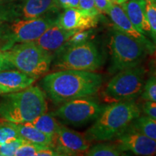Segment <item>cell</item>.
I'll list each match as a JSON object with an SVG mask.
<instances>
[{
    "label": "cell",
    "mask_w": 156,
    "mask_h": 156,
    "mask_svg": "<svg viewBox=\"0 0 156 156\" xmlns=\"http://www.w3.org/2000/svg\"><path fill=\"white\" fill-rule=\"evenodd\" d=\"M142 110L146 116L156 119V102L145 101L142 104Z\"/></svg>",
    "instance_id": "cell-30"
},
{
    "label": "cell",
    "mask_w": 156,
    "mask_h": 156,
    "mask_svg": "<svg viewBox=\"0 0 156 156\" xmlns=\"http://www.w3.org/2000/svg\"><path fill=\"white\" fill-rule=\"evenodd\" d=\"M25 140L22 137L16 138L7 143L0 145V156H13L17 150L23 143Z\"/></svg>",
    "instance_id": "cell-26"
},
{
    "label": "cell",
    "mask_w": 156,
    "mask_h": 156,
    "mask_svg": "<svg viewBox=\"0 0 156 156\" xmlns=\"http://www.w3.org/2000/svg\"><path fill=\"white\" fill-rule=\"evenodd\" d=\"M3 51L6 59L13 67L34 78L47 73L52 61L51 54L35 42L15 44Z\"/></svg>",
    "instance_id": "cell-4"
},
{
    "label": "cell",
    "mask_w": 156,
    "mask_h": 156,
    "mask_svg": "<svg viewBox=\"0 0 156 156\" xmlns=\"http://www.w3.org/2000/svg\"><path fill=\"white\" fill-rule=\"evenodd\" d=\"M66 46L56 60L58 69L94 72L102 65V55L93 43L87 41Z\"/></svg>",
    "instance_id": "cell-8"
},
{
    "label": "cell",
    "mask_w": 156,
    "mask_h": 156,
    "mask_svg": "<svg viewBox=\"0 0 156 156\" xmlns=\"http://www.w3.org/2000/svg\"><path fill=\"white\" fill-rule=\"evenodd\" d=\"M46 111L45 94L37 86L6 93L0 101V116L16 124L30 122Z\"/></svg>",
    "instance_id": "cell-3"
},
{
    "label": "cell",
    "mask_w": 156,
    "mask_h": 156,
    "mask_svg": "<svg viewBox=\"0 0 156 156\" xmlns=\"http://www.w3.org/2000/svg\"><path fill=\"white\" fill-rule=\"evenodd\" d=\"M95 7L99 12L108 13L111 6L113 4L112 0H94Z\"/></svg>",
    "instance_id": "cell-31"
},
{
    "label": "cell",
    "mask_w": 156,
    "mask_h": 156,
    "mask_svg": "<svg viewBox=\"0 0 156 156\" xmlns=\"http://www.w3.org/2000/svg\"><path fill=\"white\" fill-rule=\"evenodd\" d=\"M115 140L124 152H131L136 155H156V140L136 131L131 125Z\"/></svg>",
    "instance_id": "cell-11"
},
{
    "label": "cell",
    "mask_w": 156,
    "mask_h": 156,
    "mask_svg": "<svg viewBox=\"0 0 156 156\" xmlns=\"http://www.w3.org/2000/svg\"><path fill=\"white\" fill-rule=\"evenodd\" d=\"M131 126L136 131L156 140V119L148 116H139L132 123Z\"/></svg>",
    "instance_id": "cell-20"
},
{
    "label": "cell",
    "mask_w": 156,
    "mask_h": 156,
    "mask_svg": "<svg viewBox=\"0 0 156 156\" xmlns=\"http://www.w3.org/2000/svg\"><path fill=\"white\" fill-rule=\"evenodd\" d=\"M127 0H112L113 3L117 4V5H122V3L125 2Z\"/></svg>",
    "instance_id": "cell-36"
},
{
    "label": "cell",
    "mask_w": 156,
    "mask_h": 156,
    "mask_svg": "<svg viewBox=\"0 0 156 156\" xmlns=\"http://www.w3.org/2000/svg\"><path fill=\"white\" fill-rule=\"evenodd\" d=\"M145 70L136 66L118 72L102 93L107 102L133 101L141 95L145 85Z\"/></svg>",
    "instance_id": "cell-6"
},
{
    "label": "cell",
    "mask_w": 156,
    "mask_h": 156,
    "mask_svg": "<svg viewBox=\"0 0 156 156\" xmlns=\"http://www.w3.org/2000/svg\"><path fill=\"white\" fill-rule=\"evenodd\" d=\"M56 19L37 17L33 19H16L0 28V38L6 41L1 48L8 50L16 44L35 42L44 33L56 24Z\"/></svg>",
    "instance_id": "cell-7"
},
{
    "label": "cell",
    "mask_w": 156,
    "mask_h": 156,
    "mask_svg": "<svg viewBox=\"0 0 156 156\" xmlns=\"http://www.w3.org/2000/svg\"><path fill=\"white\" fill-rule=\"evenodd\" d=\"M50 147L47 145H39L34 142H30L25 140L23 143L20 146L18 149L17 150L15 155L16 156H33L36 155L37 152L41 150L44 149L45 147Z\"/></svg>",
    "instance_id": "cell-24"
},
{
    "label": "cell",
    "mask_w": 156,
    "mask_h": 156,
    "mask_svg": "<svg viewBox=\"0 0 156 156\" xmlns=\"http://www.w3.org/2000/svg\"><path fill=\"white\" fill-rule=\"evenodd\" d=\"M104 107L88 97L80 98L62 103L52 114L64 124L82 126L96 120Z\"/></svg>",
    "instance_id": "cell-9"
},
{
    "label": "cell",
    "mask_w": 156,
    "mask_h": 156,
    "mask_svg": "<svg viewBox=\"0 0 156 156\" xmlns=\"http://www.w3.org/2000/svg\"><path fill=\"white\" fill-rule=\"evenodd\" d=\"M12 92H13V91L8 88V87H6L5 86H3V85H0V95L6 94V93H9Z\"/></svg>",
    "instance_id": "cell-35"
},
{
    "label": "cell",
    "mask_w": 156,
    "mask_h": 156,
    "mask_svg": "<svg viewBox=\"0 0 156 156\" xmlns=\"http://www.w3.org/2000/svg\"><path fill=\"white\" fill-rule=\"evenodd\" d=\"M145 10L152 32L156 38V0H146Z\"/></svg>",
    "instance_id": "cell-27"
},
{
    "label": "cell",
    "mask_w": 156,
    "mask_h": 156,
    "mask_svg": "<svg viewBox=\"0 0 156 156\" xmlns=\"http://www.w3.org/2000/svg\"><path fill=\"white\" fill-rule=\"evenodd\" d=\"M124 151L121 150L116 144L101 143L90 147L85 152V155L88 156H119L124 155Z\"/></svg>",
    "instance_id": "cell-21"
},
{
    "label": "cell",
    "mask_w": 156,
    "mask_h": 156,
    "mask_svg": "<svg viewBox=\"0 0 156 156\" xmlns=\"http://www.w3.org/2000/svg\"><path fill=\"white\" fill-rule=\"evenodd\" d=\"M20 16L19 5L7 2L0 4V28Z\"/></svg>",
    "instance_id": "cell-22"
},
{
    "label": "cell",
    "mask_w": 156,
    "mask_h": 156,
    "mask_svg": "<svg viewBox=\"0 0 156 156\" xmlns=\"http://www.w3.org/2000/svg\"><path fill=\"white\" fill-rule=\"evenodd\" d=\"M58 7L62 8L69 9V8H79L80 4L79 0H56Z\"/></svg>",
    "instance_id": "cell-32"
},
{
    "label": "cell",
    "mask_w": 156,
    "mask_h": 156,
    "mask_svg": "<svg viewBox=\"0 0 156 156\" xmlns=\"http://www.w3.org/2000/svg\"><path fill=\"white\" fill-rule=\"evenodd\" d=\"M58 7L56 0H24L22 5H19L20 15L23 19L37 18L56 10Z\"/></svg>",
    "instance_id": "cell-16"
},
{
    "label": "cell",
    "mask_w": 156,
    "mask_h": 156,
    "mask_svg": "<svg viewBox=\"0 0 156 156\" xmlns=\"http://www.w3.org/2000/svg\"><path fill=\"white\" fill-rule=\"evenodd\" d=\"M13 66L6 59L4 51L0 48V71L5 69H12Z\"/></svg>",
    "instance_id": "cell-33"
},
{
    "label": "cell",
    "mask_w": 156,
    "mask_h": 156,
    "mask_svg": "<svg viewBox=\"0 0 156 156\" xmlns=\"http://www.w3.org/2000/svg\"><path fill=\"white\" fill-rule=\"evenodd\" d=\"M98 17L92 16L79 8L65 9L58 18L56 24L65 30H84L97 25Z\"/></svg>",
    "instance_id": "cell-13"
},
{
    "label": "cell",
    "mask_w": 156,
    "mask_h": 156,
    "mask_svg": "<svg viewBox=\"0 0 156 156\" xmlns=\"http://www.w3.org/2000/svg\"><path fill=\"white\" fill-rule=\"evenodd\" d=\"M12 1V0H0V4H2V3H7L9 2Z\"/></svg>",
    "instance_id": "cell-37"
},
{
    "label": "cell",
    "mask_w": 156,
    "mask_h": 156,
    "mask_svg": "<svg viewBox=\"0 0 156 156\" xmlns=\"http://www.w3.org/2000/svg\"><path fill=\"white\" fill-rule=\"evenodd\" d=\"M54 148L60 155H76L85 153L90 147L86 136L59 124L53 137Z\"/></svg>",
    "instance_id": "cell-10"
},
{
    "label": "cell",
    "mask_w": 156,
    "mask_h": 156,
    "mask_svg": "<svg viewBox=\"0 0 156 156\" xmlns=\"http://www.w3.org/2000/svg\"><path fill=\"white\" fill-rule=\"evenodd\" d=\"M29 123L39 131L44 132V134H48L52 137H54L56 134L60 124L56 121L55 116L52 114V113L51 114L44 113Z\"/></svg>",
    "instance_id": "cell-19"
},
{
    "label": "cell",
    "mask_w": 156,
    "mask_h": 156,
    "mask_svg": "<svg viewBox=\"0 0 156 156\" xmlns=\"http://www.w3.org/2000/svg\"><path fill=\"white\" fill-rule=\"evenodd\" d=\"M154 76L156 77V59L155 62V68H154Z\"/></svg>",
    "instance_id": "cell-38"
},
{
    "label": "cell",
    "mask_w": 156,
    "mask_h": 156,
    "mask_svg": "<svg viewBox=\"0 0 156 156\" xmlns=\"http://www.w3.org/2000/svg\"><path fill=\"white\" fill-rule=\"evenodd\" d=\"M14 125L18 132L19 136L24 140L39 145L50 146L54 148L53 137L39 131L29 122L23 124L14 123Z\"/></svg>",
    "instance_id": "cell-18"
},
{
    "label": "cell",
    "mask_w": 156,
    "mask_h": 156,
    "mask_svg": "<svg viewBox=\"0 0 156 156\" xmlns=\"http://www.w3.org/2000/svg\"><path fill=\"white\" fill-rule=\"evenodd\" d=\"M141 97L145 101L156 102V77L155 76L150 77L144 85Z\"/></svg>",
    "instance_id": "cell-25"
},
{
    "label": "cell",
    "mask_w": 156,
    "mask_h": 156,
    "mask_svg": "<svg viewBox=\"0 0 156 156\" xmlns=\"http://www.w3.org/2000/svg\"><path fill=\"white\" fill-rule=\"evenodd\" d=\"M92 34V30H77L74 34L73 36L70 38L68 41L66 43V46H71V45H75L81 44V43L86 42Z\"/></svg>",
    "instance_id": "cell-28"
},
{
    "label": "cell",
    "mask_w": 156,
    "mask_h": 156,
    "mask_svg": "<svg viewBox=\"0 0 156 156\" xmlns=\"http://www.w3.org/2000/svg\"><path fill=\"white\" fill-rule=\"evenodd\" d=\"M79 9L85 11L87 14L92 16H98L100 12L95 7L94 0H79Z\"/></svg>",
    "instance_id": "cell-29"
},
{
    "label": "cell",
    "mask_w": 156,
    "mask_h": 156,
    "mask_svg": "<svg viewBox=\"0 0 156 156\" xmlns=\"http://www.w3.org/2000/svg\"><path fill=\"white\" fill-rule=\"evenodd\" d=\"M35 80L36 78L20 70L5 69L0 71V85L8 87L13 92L31 86Z\"/></svg>",
    "instance_id": "cell-17"
},
{
    "label": "cell",
    "mask_w": 156,
    "mask_h": 156,
    "mask_svg": "<svg viewBox=\"0 0 156 156\" xmlns=\"http://www.w3.org/2000/svg\"><path fill=\"white\" fill-rule=\"evenodd\" d=\"M20 137L14 123L8 122H0V145L7 143Z\"/></svg>",
    "instance_id": "cell-23"
},
{
    "label": "cell",
    "mask_w": 156,
    "mask_h": 156,
    "mask_svg": "<svg viewBox=\"0 0 156 156\" xmlns=\"http://www.w3.org/2000/svg\"><path fill=\"white\" fill-rule=\"evenodd\" d=\"M107 14L110 16L115 28L143 44L147 48L150 54L155 51V45L145 35L136 30L121 6L113 3Z\"/></svg>",
    "instance_id": "cell-12"
},
{
    "label": "cell",
    "mask_w": 156,
    "mask_h": 156,
    "mask_svg": "<svg viewBox=\"0 0 156 156\" xmlns=\"http://www.w3.org/2000/svg\"><path fill=\"white\" fill-rule=\"evenodd\" d=\"M36 155L41 156H54V155H60L56 151H54L53 147H47L44 149L41 150L38 152H37Z\"/></svg>",
    "instance_id": "cell-34"
},
{
    "label": "cell",
    "mask_w": 156,
    "mask_h": 156,
    "mask_svg": "<svg viewBox=\"0 0 156 156\" xmlns=\"http://www.w3.org/2000/svg\"><path fill=\"white\" fill-rule=\"evenodd\" d=\"M111 64L109 72L117 73L139 66L147 54V48L132 37L114 27L110 39Z\"/></svg>",
    "instance_id": "cell-5"
},
{
    "label": "cell",
    "mask_w": 156,
    "mask_h": 156,
    "mask_svg": "<svg viewBox=\"0 0 156 156\" xmlns=\"http://www.w3.org/2000/svg\"><path fill=\"white\" fill-rule=\"evenodd\" d=\"M141 109L133 101L111 103L106 106L89 129L86 137L95 141L115 140L140 116Z\"/></svg>",
    "instance_id": "cell-2"
},
{
    "label": "cell",
    "mask_w": 156,
    "mask_h": 156,
    "mask_svg": "<svg viewBox=\"0 0 156 156\" xmlns=\"http://www.w3.org/2000/svg\"><path fill=\"white\" fill-rule=\"evenodd\" d=\"M102 83V76L93 72L62 69L45 76L41 84L51 100L56 104H62L95 95Z\"/></svg>",
    "instance_id": "cell-1"
},
{
    "label": "cell",
    "mask_w": 156,
    "mask_h": 156,
    "mask_svg": "<svg viewBox=\"0 0 156 156\" xmlns=\"http://www.w3.org/2000/svg\"><path fill=\"white\" fill-rule=\"evenodd\" d=\"M77 30H65L54 24L48 28L35 43L48 53L61 49Z\"/></svg>",
    "instance_id": "cell-15"
},
{
    "label": "cell",
    "mask_w": 156,
    "mask_h": 156,
    "mask_svg": "<svg viewBox=\"0 0 156 156\" xmlns=\"http://www.w3.org/2000/svg\"><path fill=\"white\" fill-rule=\"evenodd\" d=\"M120 6L136 30L145 36H151L156 44V38L152 32L146 15V0H129Z\"/></svg>",
    "instance_id": "cell-14"
}]
</instances>
